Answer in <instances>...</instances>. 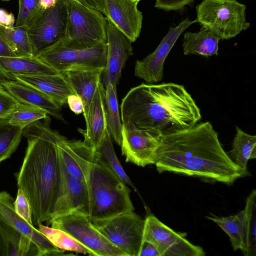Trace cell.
<instances>
[{
    "label": "cell",
    "instance_id": "cell-1",
    "mask_svg": "<svg viewBox=\"0 0 256 256\" xmlns=\"http://www.w3.org/2000/svg\"><path fill=\"white\" fill-rule=\"evenodd\" d=\"M154 164L160 173L168 172L228 185L250 175L225 152L208 122L160 136Z\"/></svg>",
    "mask_w": 256,
    "mask_h": 256
},
{
    "label": "cell",
    "instance_id": "cell-2",
    "mask_svg": "<svg viewBox=\"0 0 256 256\" xmlns=\"http://www.w3.org/2000/svg\"><path fill=\"white\" fill-rule=\"evenodd\" d=\"M120 112L122 124L159 136L188 128L202 118L185 88L172 82L142 84L131 88L122 100Z\"/></svg>",
    "mask_w": 256,
    "mask_h": 256
},
{
    "label": "cell",
    "instance_id": "cell-3",
    "mask_svg": "<svg viewBox=\"0 0 256 256\" xmlns=\"http://www.w3.org/2000/svg\"><path fill=\"white\" fill-rule=\"evenodd\" d=\"M27 147L17 184L30 206L34 226L49 220L58 180V140L62 136L39 121L23 129Z\"/></svg>",
    "mask_w": 256,
    "mask_h": 256
},
{
    "label": "cell",
    "instance_id": "cell-4",
    "mask_svg": "<svg viewBox=\"0 0 256 256\" xmlns=\"http://www.w3.org/2000/svg\"><path fill=\"white\" fill-rule=\"evenodd\" d=\"M84 182L88 218L94 225H100L122 213L134 210L130 190L96 150Z\"/></svg>",
    "mask_w": 256,
    "mask_h": 256
},
{
    "label": "cell",
    "instance_id": "cell-5",
    "mask_svg": "<svg viewBox=\"0 0 256 256\" xmlns=\"http://www.w3.org/2000/svg\"><path fill=\"white\" fill-rule=\"evenodd\" d=\"M67 11L66 31L52 46L86 48L106 44L107 18L100 11L74 0H64Z\"/></svg>",
    "mask_w": 256,
    "mask_h": 256
},
{
    "label": "cell",
    "instance_id": "cell-6",
    "mask_svg": "<svg viewBox=\"0 0 256 256\" xmlns=\"http://www.w3.org/2000/svg\"><path fill=\"white\" fill-rule=\"evenodd\" d=\"M246 10L236 0H203L196 7L194 20L220 40H229L250 28Z\"/></svg>",
    "mask_w": 256,
    "mask_h": 256
},
{
    "label": "cell",
    "instance_id": "cell-7",
    "mask_svg": "<svg viewBox=\"0 0 256 256\" xmlns=\"http://www.w3.org/2000/svg\"><path fill=\"white\" fill-rule=\"evenodd\" d=\"M51 227L62 230L88 249L94 256H128L110 242L90 222L88 216L75 212L53 220Z\"/></svg>",
    "mask_w": 256,
    "mask_h": 256
},
{
    "label": "cell",
    "instance_id": "cell-8",
    "mask_svg": "<svg viewBox=\"0 0 256 256\" xmlns=\"http://www.w3.org/2000/svg\"><path fill=\"white\" fill-rule=\"evenodd\" d=\"M106 44L86 48L51 46L36 56L59 72L77 68H104Z\"/></svg>",
    "mask_w": 256,
    "mask_h": 256
},
{
    "label": "cell",
    "instance_id": "cell-9",
    "mask_svg": "<svg viewBox=\"0 0 256 256\" xmlns=\"http://www.w3.org/2000/svg\"><path fill=\"white\" fill-rule=\"evenodd\" d=\"M144 226V220L134 211H130L95 226L110 242L128 256H138L143 240Z\"/></svg>",
    "mask_w": 256,
    "mask_h": 256
},
{
    "label": "cell",
    "instance_id": "cell-10",
    "mask_svg": "<svg viewBox=\"0 0 256 256\" xmlns=\"http://www.w3.org/2000/svg\"><path fill=\"white\" fill-rule=\"evenodd\" d=\"M186 234L176 232L152 214L144 219L143 239L152 243L160 256H204L201 246L186 238Z\"/></svg>",
    "mask_w": 256,
    "mask_h": 256
},
{
    "label": "cell",
    "instance_id": "cell-11",
    "mask_svg": "<svg viewBox=\"0 0 256 256\" xmlns=\"http://www.w3.org/2000/svg\"><path fill=\"white\" fill-rule=\"evenodd\" d=\"M58 180L48 225L54 219L75 212L88 216L85 182L70 175L58 155Z\"/></svg>",
    "mask_w": 256,
    "mask_h": 256
},
{
    "label": "cell",
    "instance_id": "cell-12",
    "mask_svg": "<svg viewBox=\"0 0 256 256\" xmlns=\"http://www.w3.org/2000/svg\"><path fill=\"white\" fill-rule=\"evenodd\" d=\"M66 24L64 0H58L54 6L42 10L28 30L34 54L60 40L65 34Z\"/></svg>",
    "mask_w": 256,
    "mask_h": 256
},
{
    "label": "cell",
    "instance_id": "cell-13",
    "mask_svg": "<svg viewBox=\"0 0 256 256\" xmlns=\"http://www.w3.org/2000/svg\"><path fill=\"white\" fill-rule=\"evenodd\" d=\"M160 140V136L131 124H122L120 146L126 162L142 167L154 164Z\"/></svg>",
    "mask_w": 256,
    "mask_h": 256
},
{
    "label": "cell",
    "instance_id": "cell-14",
    "mask_svg": "<svg viewBox=\"0 0 256 256\" xmlns=\"http://www.w3.org/2000/svg\"><path fill=\"white\" fill-rule=\"evenodd\" d=\"M194 22V20L186 18L178 26H171L155 50L144 59L136 62L134 76L148 84L160 81L163 78L164 64L167 56L180 35Z\"/></svg>",
    "mask_w": 256,
    "mask_h": 256
},
{
    "label": "cell",
    "instance_id": "cell-15",
    "mask_svg": "<svg viewBox=\"0 0 256 256\" xmlns=\"http://www.w3.org/2000/svg\"><path fill=\"white\" fill-rule=\"evenodd\" d=\"M0 220L30 238L37 248L38 256L62 254L64 250L56 247L34 226L30 225L16 213L14 198L4 190L0 191Z\"/></svg>",
    "mask_w": 256,
    "mask_h": 256
},
{
    "label": "cell",
    "instance_id": "cell-16",
    "mask_svg": "<svg viewBox=\"0 0 256 256\" xmlns=\"http://www.w3.org/2000/svg\"><path fill=\"white\" fill-rule=\"evenodd\" d=\"M132 42L107 18L106 60L102 82L116 85L128 58L132 54Z\"/></svg>",
    "mask_w": 256,
    "mask_h": 256
},
{
    "label": "cell",
    "instance_id": "cell-17",
    "mask_svg": "<svg viewBox=\"0 0 256 256\" xmlns=\"http://www.w3.org/2000/svg\"><path fill=\"white\" fill-rule=\"evenodd\" d=\"M106 17L132 42L139 37L142 14L138 2L132 0H104Z\"/></svg>",
    "mask_w": 256,
    "mask_h": 256
},
{
    "label": "cell",
    "instance_id": "cell-18",
    "mask_svg": "<svg viewBox=\"0 0 256 256\" xmlns=\"http://www.w3.org/2000/svg\"><path fill=\"white\" fill-rule=\"evenodd\" d=\"M57 147L58 155L68 174L84 182L95 150L83 141L68 140L63 136L58 140Z\"/></svg>",
    "mask_w": 256,
    "mask_h": 256
},
{
    "label": "cell",
    "instance_id": "cell-19",
    "mask_svg": "<svg viewBox=\"0 0 256 256\" xmlns=\"http://www.w3.org/2000/svg\"><path fill=\"white\" fill-rule=\"evenodd\" d=\"M0 84L20 103L42 109L48 114L65 122L62 106L38 90L16 80H0Z\"/></svg>",
    "mask_w": 256,
    "mask_h": 256
},
{
    "label": "cell",
    "instance_id": "cell-20",
    "mask_svg": "<svg viewBox=\"0 0 256 256\" xmlns=\"http://www.w3.org/2000/svg\"><path fill=\"white\" fill-rule=\"evenodd\" d=\"M104 86L101 82L85 120L86 128L78 129L84 137L83 142L94 150L98 148L108 130L104 112Z\"/></svg>",
    "mask_w": 256,
    "mask_h": 256
},
{
    "label": "cell",
    "instance_id": "cell-21",
    "mask_svg": "<svg viewBox=\"0 0 256 256\" xmlns=\"http://www.w3.org/2000/svg\"><path fill=\"white\" fill-rule=\"evenodd\" d=\"M12 76L14 80L38 90L60 106L67 103L70 96L76 94L68 82L60 72L50 74Z\"/></svg>",
    "mask_w": 256,
    "mask_h": 256
},
{
    "label": "cell",
    "instance_id": "cell-22",
    "mask_svg": "<svg viewBox=\"0 0 256 256\" xmlns=\"http://www.w3.org/2000/svg\"><path fill=\"white\" fill-rule=\"evenodd\" d=\"M104 68H77L61 72L76 94L82 100L83 114L86 119L100 83Z\"/></svg>",
    "mask_w": 256,
    "mask_h": 256
},
{
    "label": "cell",
    "instance_id": "cell-23",
    "mask_svg": "<svg viewBox=\"0 0 256 256\" xmlns=\"http://www.w3.org/2000/svg\"><path fill=\"white\" fill-rule=\"evenodd\" d=\"M220 40L204 28L196 32H188L184 35V54L185 55L198 54L204 56L217 55Z\"/></svg>",
    "mask_w": 256,
    "mask_h": 256
},
{
    "label": "cell",
    "instance_id": "cell-24",
    "mask_svg": "<svg viewBox=\"0 0 256 256\" xmlns=\"http://www.w3.org/2000/svg\"><path fill=\"white\" fill-rule=\"evenodd\" d=\"M0 63L4 68L12 76L59 73L36 55L30 56L0 57Z\"/></svg>",
    "mask_w": 256,
    "mask_h": 256
},
{
    "label": "cell",
    "instance_id": "cell-25",
    "mask_svg": "<svg viewBox=\"0 0 256 256\" xmlns=\"http://www.w3.org/2000/svg\"><path fill=\"white\" fill-rule=\"evenodd\" d=\"M206 217L216 224L228 235L234 250H241L243 254L245 252L246 232L244 210L228 216L211 214Z\"/></svg>",
    "mask_w": 256,
    "mask_h": 256
},
{
    "label": "cell",
    "instance_id": "cell-26",
    "mask_svg": "<svg viewBox=\"0 0 256 256\" xmlns=\"http://www.w3.org/2000/svg\"><path fill=\"white\" fill-rule=\"evenodd\" d=\"M229 156L239 167L248 170V162L256 158V136L248 134L238 127Z\"/></svg>",
    "mask_w": 256,
    "mask_h": 256
},
{
    "label": "cell",
    "instance_id": "cell-27",
    "mask_svg": "<svg viewBox=\"0 0 256 256\" xmlns=\"http://www.w3.org/2000/svg\"><path fill=\"white\" fill-rule=\"evenodd\" d=\"M105 88L104 112L107 128L110 136L120 146L122 123L119 113L116 85L109 83Z\"/></svg>",
    "mask_w": 256,
    "mask_h": 256
},
{
    "label": "cell",
    "instance_id": "cell-28",
    "mask_svg": "<svg viewBox=\"0 0 256 256\" xmlns=\"http://www.w3.org/2000/svg\"><path fill=\"white\" fill-rule=\"evenodd\" d=\"M26 26L8 27L0 24V35L16 56L34 54Z\"/></svg>",
    "mask_w": 256,
    "mask_h": 256
},
{
    "label": "cell",
    "instance_id": "cell-29",
    "mask_svg": "<svg viewBox=\"0 0 256 256\" xmlns=\"http://www.w3.org/2000/svg\"><path fill=\"white\" fill-rule=\"evenodd\" d=\"M37 228L54 245L62 250L92 256V252L64 231L39 224Z\"/></svg>",
    "mask_w": 256,
    "mask_h": 256
},
{
    "label": "cell",
    "instance_id": "cell-30",
    "mask_svg": "<svg viewBox=\"0 0 256 256\" xmlns=\"http://www.w3.org/2000/svg\"><path fill=\"white\" fill-rule=\"evenodd\" d=\"M23 129L0 118V163L10 158L17 149L22 136Z\"/></svg>",
    "mask_w": 256,
    "mask_h": 256
},
{
    "label": "cell",
    "instance_id": "cell-31",
    "mask_svg": "<svg viewBox=\"0 0 256 256\" xmlns=\"http://www.w3.org/2000/svg\"><path fill=\"white\" fill-rule=\"evenodd\" d=\"M246 232L244 256H256V190L254 189L246 200L244 209Z\"/></svg>",
    "mask_w": 256,
    "mask_h": 256
},
{
    "label": "cell",
    "instance_id": "cell-32",
    "mask_svg": "<svg viewBox=\"0 0 256 256\" xmlns=\"http://www.w3.org/2000/svg\"><path fill=\"white\" fill-rule=\"evenodd\" d=\"M48 115L42 109L18 102L4 118L11 125L24 129L34 122L46 118Z\"/></svg>",
    "mask_w": 256,
    "mask_h": 256
},
{
    "label": "cell",
    "instance_id": "cell-33",
    "mask_svg": "<svg viewBox=\"0 0 256 256\" xmlns=\"http://www.w3.org/2000/svg\"><path fill=\"white\" fill-rule=\"evenodd\" d=\"M95 150L98 153L102 160L126 184L136 191L134 184L126 174L116 157L108 129L104 138Z\"/></svg>",
    "mask_w": 256,
    "mask_h": 256
},
{
    "label": "cell",
    "instance_id": "cell-34",
    "mask_svg": "<svg viewBox=\"0 0 256 256\" xmlns=\"http://www.w3.org/2000/svg\"><path fill=\"white\" fill-rule=\"evenodd\" d=\"M38 0H22L19 5L15 26H26L28 28L32 26L42 11Z\"/></svg>",
    "mask_w": 256,
    "mask_h": 256
},
{
    "label": "cell",
    "instance_id": "cell-35",
    "mask_svg": "<svg viewBox=\"0 0 256 256\" xmlns=\"http://www.w3.org/2000/svg\"><path fill=\"white\" fill-rule=\"evenodd\" d=\"M14 207L16 213L30 225L34 226L32 220V212L30 203L22 190L18 188Z\"/></svg>",
    "mask_w": 256,
    "mask_h": 256
},
{
    "label": "cell",
    "instance_id": "cell-36",
    "mask_svg": "<svg viewBox=\"0 0 256 256\" xmlns=\"http://www.w3.org/2000/svg\"><path fill=\"white\" fill-rule=\"evenodd\" d=\"M18 103L0 83V118L6 117Z\"/></svg>",
    "mask_w": 256,
    "mask_h": 256
},
{
    "label": "cell",
    "instance_id": "cell-37",
    "mask_svg": "<svg viewBox=\"0 0 256 256\" xmlns=\"http://www.w3.org/2000/svg\"><path fill=\"white\" fill-rule=\"evenodd\" d=\"M194 0H156L154 7L166 11L177 10L183 9L186 6L190 5Z\"/></svg>",
    "mask_w": 256,
    "mask_h": 256
},
{
    "label": "cell",
    "instance_id": "cell-38",
    "mask_svg": "<svg viewBox=\"0 0 256 256\" xmlns=\"http://www.w3.org/2000/svg\"><path fill=\"white\" fill-rule=\"evenodd\" d=\"M67 104L70 110L76 114L84 111V104L82 99L76 94L70 96L67 99Z\"/></svg>",
    "mask_w": 256,
    "mask_h": 256
},
{
    "label": "cell",
    "instance_id": "cell-39",
    "mask_svg": "<svg viewBox=\"0 0 256 256\" xmlns=\"http://www.w3.org/2000/svg\"><path fill=\"white\" fill-rule=\"evenodd\" d=\"M9 247L4 224L0 220V256H8Z\"/></svg>",
    "mask_w": 256,
    "mask_h": 256
},
{
    "label": "cell",
    "instance_id": "cell-40",
    "mask_svg": "<svg viewBox=\"0 0 256 256\" xmlns=\"http://www.w3.org/2000/svg\"><path fill=\"white\" fill-rule=\"evenodd\" d=\"M138 256H160V254L152 243L143 239Z\"/></svg>",
    "mask_w": 256,
    "mask_h": 256
},
{
    "label": "cell",
    "instance_id": "cell-41",
    "mask_svg": "<svg viewBox=\"0 0 256 256\" xmlns=\"http://www.w3.org/2000/svg\"><path fill=\"white\" fill-rule=\"evenodd\" d=\"M15 22V18L12 13L8 12L4 9L0 8V24L13 27Z\"/></svg>",
    "mask_w": 256,
    "mask_h": 256
},
{
    "label": "cell",
    "instance_id": "cell-42",
    "mask_svg": "<svg viewBox=\"0 0 256 256\" xmlns=\"http://www.w3.org/2000/svg\"><path fill=\"white\" fill-rule=\"evenodd\" d=\"M16 56L0 35V57Z\"/></svg>",
    "mask_w": 256,
    "mask_h": 256
},
{
    "label": "cell",
    "instance_id": "cell-43",
    "mask_svg": "<svg viewBox=\"0 0 256 256\" xmlns=\"http://www.w3.org/2000/svg\"><path fill=\"white\" fill-rule=\"evenodd\" d=\"M88 6L96 9L103 14L105 12L104 0H84Z\"/></svg>",
    "mask_w": 256,
    "mask_h": 256
},
{
    "label": "cell",
    "instance_id": "cell-44",
    "mask_svg": "<svg viewBox=\"0 0 256 256\" xmlns=\"http://www.w3.org/2000/svg\"><path fill=\"white\" fill-rule=\"evenodd\" d=\"M58 0H39V5L42 10H44L54 6Z\"/></svg>",
    "mask_w": 256,
    "mask_h": 256
},
{
    "label": "cell",
    "instance_id": "cell-45",
    "mask_svg": "<svg viewBox=\"0 0 256 256\" xmlns=\"http://www.w3.org/2000/svg\"><path fill=\"white\" fill-rule=\"evenodd\" d=\"M0 80H14V76L8 73L2 67L0 63Z\"/></svg>",
    "mask_w": 256,
    "mask_h": 256
},
{
    "label": "cell",
    "instance_id": "cell-46",
    "mask_svg": "<svg viewBox=\"0 0 256 256\" xmlns=\"http://www.w3.org/2000/svg\"><path fill=\"white\" fill-rule=\"evenodd\" d=\"M75 0V1H76L77 2H80V3L82 4L87 6V4H86V3L84 2V0Z\"/></svg>",
    "mask_w": 256,
    "mask_h": 256
},
{
    "label": "cell",
    "instance_id": "cell-47",
    "mask_svg": "<svg viewBox=\"0 0 256 256\" xmlns=\"http://www.w3.org/2000/svg\"><path fill=\"white\" fill-rule=\"evenodd\" d=\"M133 0V1L136 2H138L141 0Z\"/></svg>",
    "mask_w": 256,
    "mask_h": 256
},
{
    "label": "cell",
    "instance_id": "cell-48",
    "mask_svg": "<svg viewBox=\"0 0 256 256\" xmlns=\"http://www.w3.org/2000/svg\"><path fill=\"white\" fill-rule=\"evenodd\" d=\"M22 0H18V2H19V5L21 4L22 2Z\"/></svg>",
    "mask_w": 256,
    "mask_h": 256
},
{
    "label": "cell",
    "instance_id": "cell-49",
    "mask_svg": "<svg viewBox=\"0 0 256 256\" xmlns=\"http://www.w3.org/2000/svg\"><path fill=\"white\" fill-rule=\"evenodd\" d=\"M2 0V1H3V2H8V1H9L10 0Z\"/></svg>",
    "mask_w": 256,
    "mask_h": 256
}]
</instances>
